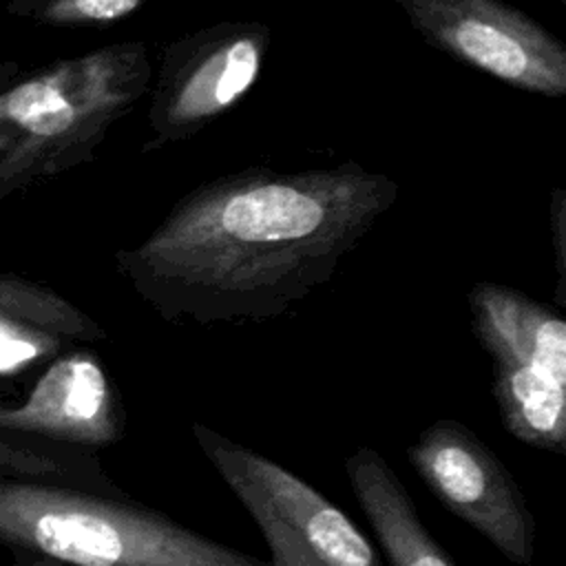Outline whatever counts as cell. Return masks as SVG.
Instances as JSON below:
<instances>
[{
	"mask_svg": "<svg viewBox=\"0 0 566 566\" xmlns=\"http://www.w3.org/2000/svg\"><path fill=\"white\" fill-rule=\"evenodd\" d=\"M396 197L389 175L356 161L221 175L124 252V272L168 323L279 318L334 279Z\"/></svg>",
	"mask_w": 566,
	"mask_h": 566,
	"instance_id": "cell-1",
	"label": "cell"
},
{
	"mask_svg": "<svg viewBox=\"0 0 566 566\" xmlns=\"http://www.w3.org/2000/svg\"><path fill=\"white\" fill-rule=\"evenodd\" d=\"M0 544L66 566H268L128 493L0 480Z\"/></svg>",
	"mask_w": 566,
	"mask_h": 566,
	"instance_id": "cell-2",
	"label": "cell"
},
{
	"mask_svg": "<svg viewBox=\"0 0 566 566\" xmlns=\"http://www.w3.org/2000/svg\"><path fill=\"white\" fill-rule=\"evenodd\" d=\"M471 327L491 358L493 398L509 436L566 453V321L528 294L480 281L469 294Z\"/></svg>",
	"mask_w": 566,
	"mask_h": 566,
	"instance_id": "cell-3",
	"label": "cell"
},
{
	"mask_svg": "<svg viewBox=\"0 0 566 566\" xmlns=\"http://www.w3.org/2000/svg\"><path fill=\"white\" fill-rule=\"evenodd\" d=\"M190 433L256 524L268 566H385L349 515L301 475L203 422Z\"/></svg>",
	"mask_w": 566,
	"mask_h": 566,
	"instance_id": "cell-4",
	"label": "cell"
},
{
	"mask_svg": "<svg viewBox=\"0 0 566 566\" xmlns=\"http://www.w3.org/2000/svg\"><path fill=\"white\" fill-rule=\"evenodd\" d=\"M270 49V27L256 20L217 22L161 49L150 80L146 150L199 135L256 84Z\"/></svg>",
	"mask_w": 566,
	"mask_h": 566,
	"instance_id": "cell-5",
	"label": "cell"
},
{
	"mask_svg": "<svg viewBox=\"0 0 566 566\" xmlns=\"http://www.w3.org/2000/svg\"><path fill=\"white\" fill-rule=\"evenodd\" d=\"M407 460L436 500L511 564H533L537 522L528 500L500 455L464 422L433 420L407 447Z\"/></svg>",
	"mask_w": 566,
	"mask_h": 566,
	"instance_id": "cell-6",
	"label": "cell"
},
{
	"mask_svg": "<svg viewBox=\"0 0 566 566\" xmlns=\"http://www.w3.org/2000/svg\"><path fill=\"white\" fill-rule=\"evenodd\" d=\"M436 49L517 91L564 97L566 46L504 0H396Z\"/></svg>",
	"mask_w": 566,
	"mask_h": 566,
	"instance_id": "cell-7",
	"label": "cell"
},
{
	"mask_svg": "<svg viewBox=\"0 0 566 566\" xmlns=\"http://www.w3.org/2000/svg\"><path fill=\"white\" fill-rule=\"evenodd\" d=\"M0 429L93 451L124 440L126 413L99 358L73 352L49 365L22 405L0 407Z\"/></svg>",
	"mask_w": 566,
	"mask_h": 566,
	"instance_id": "cell-8",
	"label": "cell"
},
{
	"mask_svg": "<svg viewBox=\"0 0 566 566\" xmlns=\"http://www.w3.org/2000/svg\"><path fill=\"white\" fill-rule=\"evenodd\" d=\"M352 493L389 566H458L429 533L394 467L374 447L345 458Z\"/></svg>",
	"mask_w": 566,
	"mask_h": 566,
	"instance_id": "cell-9",
	"label": "cell"
},
{
	"mask_svg": "<svg viewBox=\"0 0 566 566\" xmlns=\"http://www.w3.org/2000/svg\"><path fill=\"white\" fill-rule=\"evenodd\" d=\"M57 347L51 332L0 318V374L20 371Z\"/></svg>",
	"mask_w": 566,
	"mask_h": 566,
	"instance_id": "cell-10",
	"label": "cell"
},
{
	"mask_svg": "<svg viewBox=\"0 0 566 566\" xmlns=\"http://www.w3.org/2000/svg\"><path fill=\"white\" fill-rule=\"evenodd\" d=\"M551 228H553V245H555V263H557V276H559V290L564 285V234H566V201L564 190L557 188L553 192L551 203Z\"/></svg>",
	"mask_w": 566,
	"mask_h": 566,
	"instance_id": "cell-11",
	"label": "cell"
},
{
	"mask_svg": "<svg viewBox=\"0 0 566 566\" xmlns=\"http://www.w3.org/2000/svg\"><path fill=\"white\" fill-rule=\"evenodd\" d=\"M15 555V566H66L62 562L42 557V555H33V553H13Z\"/></svg>",
	"mask_w": 566,
	"mask_h": 566,
	"instance_id": "cell-12",
	"label": "cell"
}]
</instances>
